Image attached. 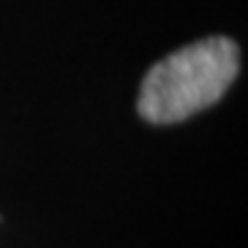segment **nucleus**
Here are the masks:
<instances>
[{
    "label": "nucleus",
    "instance_id": "nucleus-1",
    "mask_svg": "<svg viewBox=\"0 0 248 248\" xmlns=\"http://www.w3.org/2000/svg\"><path fill=\"white\" fill-rule=\"evenodd\" d=\"M238 74V46L213 36L170 53L142 81L140 114L152 124L183 122L225 94Z\"/></svg>",
    "mask_w": 248,
    "mask_h": 248
}]
</instances>
